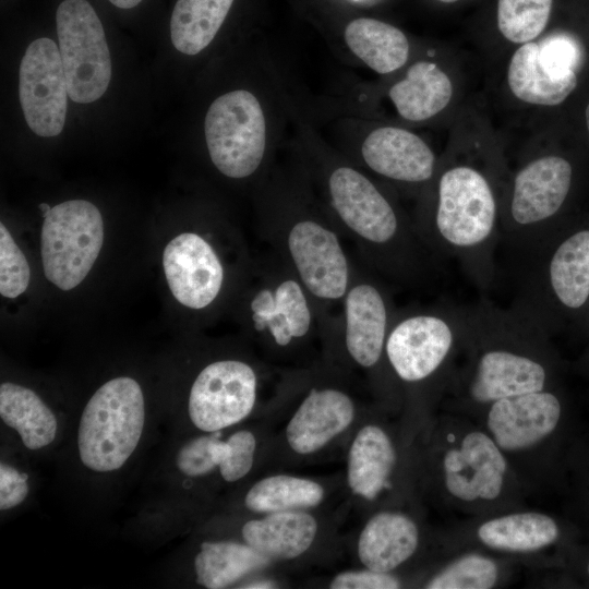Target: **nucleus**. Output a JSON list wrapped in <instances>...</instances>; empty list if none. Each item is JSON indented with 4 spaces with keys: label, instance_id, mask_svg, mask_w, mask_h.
Masks as SVG:
<instances>
[{
    "label": "nucleus",
    "instance_id": "obj_12",
    "mask_svg": "<svg viewBox=\"0 0 589 589\" xmlns=\"http://www.w3.org/2000/svg\"><path fill=\"white\" fill-rule=\"evenodd\" d=\"M144 422L140 384L128 376L106 382L91 397L81 416L77 447L82 464L97 472L121 468L135 450Z\"/></svg>",
    "mask_w": 589,
    "mask_h": 589
},
{
    "label": "nucleus",
    "instance_id": "obj_2",
    "mask_svg": "<svg viewBox=\"0 0 589 589\" xmlns=\"http://www.w3.org/2000/svg\"><path fill=\"white\" fill-rule=\"evenodd\" d=\"M324 185L329 217L350 240L359 261L392 286L424 289L442 262L428 249L416 225L362 171L347 164L327 166Z\"/></svg>",
    "mask_w": 589,
    "mask_h": 589
},
{
    "label": "nucleus",
    "instance_id": "obj_32",
    "mask_svg": "<svg viewBox=\"0 0 589 589\" xmlns=\"http://www.w3.org/2000/svg\"><path fill=\"white\" fill-rule=\"evenodd\" d=\"M221 436L223 432L213 443V455L218 473L225 482L235 483L245 479L261 459L265 461L267 424L261 431L243 428L233 431L227 438Z\"/></svg>",
    "mask_w": 589,
    "mask_h": 589
},
{
    "label": "nucleus",
    "instance_id": "obj_25",
    "mask_svg": "<svg viewBox=\"0 0 589 589\" xmlns=\"http://www.w3.org/2000/svg\"><path fill=\"white\" fill-rule=\"evenodd\" d=\"M195 580L207 589H224L276 566L242 541H204L193 561Z\"/></svg>",
    "mask_w": 589,
    "mask_h": 589
},
{
    "label": "nucleus",
    "instance_id": "obj_14",
    "mask_svg": "<svg viewBox=\"0 0 589 589\" xmlns=\"http://www.w3.org/2000/svg\"><path fill=\"white\" fill-rule=\"evenodd\" d=\"M325 509L252 515L240 528L241 541L277 566L329 561L341 550L338 513Z\"/></svg>",
    "mask_w": 589,
    "mask_h": 589
},
{
    "label": "nucleus",
    "instance_id": "obj_13",
    "mask_svg": "<svg viewBox=\"0 0 589 589\" xmlns=\"http://www.w3.org/2000/svg\"><path fill=\"white\" fill-rule=\"evenodd\" d=\"M209 158L225 177L236 180L255 175L266 155V120L261 103L249 91L217 97L204 122Z\"/></svg>",
    "mask_w": 589,
    "mask_h": 589
},
{
    "label": "nucleus",
    "instance_id": "obj_30",
    "mask_svg": "<svg viewBox=\"0 0 589 589\" xmlns=\"http://www.w3.org/2000/svg\"><path fill=\"white\" fill-rule=\"evenodd\" d=\"M233 0H178L170 20L175 48L188 56L205 49L221 27Z\"/></svg>",
    "mask_w": 589,
    "mask_h": 589
},
{
    "label": "nucleus",
    "instance_id": "obj_43",
    "mask_svg": "<svg viewBox=\"0 0 589 589\" xmlns=\"http://www.w3.org/2000/svg\"><path fill=\"white\" fill-rule=\"evenodd\" d=\"M585 116H586V123H587V128H588V132H589V104H588V106L586 108Z\"/></svg>",
    "mask_w": 589,
    "mask_h": 589
},
{
    "label": "nucleus",
    "instance_id": "obj_27",
    "mask_svg": "<svg viewBox=\"0 0 589 589\" xmlns=\"http://www.w3.org/2000/svg\"><path fill=\"white\" fill-rule=\"evenodd\" d=\"M508 86L520 100L541 106L563 103L577 85L576 73L552 76L540 61L539 44H522L513 55L507 73Z\"/></svg>",
    "mask_w": 589,
    "mask_h": 589
},
{
    "label": "nucleus",
    "instance_id": "obj_19",
    "mask_svg": "<svg viewBox=\"0 0 589 589\" xmlns=\"http://www.w3.org/2000/svg\"><path fill=\"white\" fill-rule=\"evenodd\" d=\"M365 414L345 446L344 490L348 502L374 503L392 486L397 450L389 433Z\"/></svg>",
    "mask_w": 589,
    "mask_h": 589
},
{
    "label": "nucleus",
    "instance_id": "obj_6",
    "mask_svg": "<svg viewBox=\"0 0 589 589\" xmlns=\"http://www.w3.org/2000/svg\"><path fill=\"white\" fill-rule=\"evenodd\" d=\"M245 300L248 328L277 368L310 365L334 318L325 315L296 275L273 253L259 267Z\"/></svg>",
    "mask_w": 589,
    "mask_h": 589
},
{
    "label": "nucleus",
    "instance_id": "obj_5",
    "mask_svg": "<svg viewBox=\"0 0 589 589\" xmlns=\"http://www.w3.org/2000/svg\"><path fill=\"white\" fill-rule=\"evenodd\" d=\"M545 334L512 305L467 304L462 341L473 349L466 381L470 398L486 404L543 390L549 377L541 353Z\"/></svg>",
    "mask_w": 589,
    "mask_h": 589
},
{
    "label": "nucleus",
    "instance_id": "obj_3",
    "mask_svg": "<svg viewBox=\"0 0 589 589\" xmlns=\"http://www.w3.org/2000/svg\"><path fill=\"white\" fill-rule=\"evenodd\" d=\"M431 204L418 214L417 231L441 262L455 260L480 289L496 277L501 213L489 179L469 165L445 169Z\"/></svg>",
    "mask_w": 589,
    "mask_h": 589
},
{
    "label": "nucleus",
    "instance_id": "obj_28",
    "mask_svg": "<svg viewBox=\"0 0 589 589\" xmlns=\"http://www.w3.org/2000/svg\"><path fill=\"white\" fill-rule=\"evenodd\" d=\"M344 36L352 53L380 74L394 72L408 60L407 37L388 23L359 17L346 26Z\"/></svg>",
    "mask_w": 589,
    "mask_h": 589
},
{
    "label": "nucleus",
    "instance_id": "obj_42",
    "mask_svg": "<svg viewBox=\"0 0 589 589\" xmlns=\"http://www.w3.org/2000/svg\"><path fill=\"white\" fill-rule=\"evenodd\" d=\"M38 207H39L40 212L43 213V216H44V217H45V216L49 213V211L51 209V207H50L47 203H41V204H39Z\"/></svg>",
    "mask_w": 589,
    "mask_h": 589
},
{
    "label": "nucleus",
    "instance_id": "obj_26",
    "mask_svg": "<svg viewBox=\"0 0 589 589\" xmlns=\"http://www.w3.org/2000/svg\"><path fill=\"white\" fill-rule=\"evenodd\" d=\"M389 98L398 115L409 121L426 120L442 111L450 101L453 86L437 64L418 61L406 76L389 89Z\"/></svg>",
    "mask_w": 589,
    "mask_h": 589
},
{
    "label": "nucleus",
    "instance_id": "obj_22",
    "mask_svg": "<svg viewBox=\"0 0 589 589\" xmlns=\"http://www.w3.org/2000/svg\"><path fill=\"white\" fill-rule=\"evenodd\" d=\"M361 158L374 173L405 184H423L435 172V156L417 134L396 127L373 130L361 145Z\"/></svg>",
    "mask_w": 589,
    "mask_h": 589
},
{
    "label": "nucleus",
    "instance_id": "obj_18",
    "mask_svg": "<svg viewBox=\"0 0 589 589\" xmlns=\"http://www.w3.org/2000/svg\"><path fill=\"white\" fill-rule=\"evenodd\" d=\"M163 266L172 296L190 310L204 311L223 294L226 266L214 243L201 233L176 236L164 250Z\"/></svg>",
    "mask_w": 589,
    "mask_h": 589
},
{
    "label": "nucleus",
    "instance_id": "obj_45",
    "mask_svg": "<svg viewBox=\"0 0 589 589\" xmlns=\"http://www.w3.org/2000/svg\"><path fill=\"white\" fill-rule=\"evenodd\" d=\"M588 573H589V565H588Z\"/></svg>",
    "mask_w": 589,
    "mask_h": 589
},
{
    "label": "nucleus",
    "instance_id": "obj_16",
    "mask_svg": "<svg viewBox=\"0 0 589 589\" xmlns=\"http://www.w3.org/2000/svg\"><path fill=\"white\" fill-rule=\"evenodd\" d=\"M56 23L69 97L80 104L99 99L109 86L111 60L97 13L86 0H64Z\"/></svg>",
    "mask_w": 589,
    "mask_h": 589
},
{
    "label": "nucleus",
    "instance_id": "obj_17",
    "mask_svg": "<svg viewBox=\"0 0 589 589\" xmlns=\"http://www.w3.org/2000/svg\"><path fill=\"white\" fill-rule=\"evenodd\" d=\"M19 79L20 103L31 130L45 137L60 134L69 93L59 47L52 39L43 37L29 44Z\"/></svg>",
    "mask_w": 589,
    "mask_h": 589
},
{
    "label": "nucleus",
    "instance_id": "obj_9",
    "mask_svg": "<svg viewBox=\"0 0 589 589\" xmlns=\"http://www.w3.org/2000/svg\"><path fill=\"white\" fill-rule=\"evenodd\" d=\"M573 176L572 164L557 155L536 158L516 172L501 214V243L517 260L558 230L555 220L570 193Z\"/></svg>",
    "mask_w": 589,
    "mask_h": 589
},
{
    "label": "nucleus",
    "instance_id": "obj_23",
    "mask_svg": "<svg viewBox=\"0 0 589 589\" xmlns=\"http://www.w3.org/2000/svg\"><path fill=\"white\" fill-rule=\"evenodd\" d=\"M419 528L405 513L380 510L362 525L352 541L361 566L393 573L413 556L419 546Z\"/></svg>",
    "mask_w": 589,
    "mask_h": 589
},
{
    "label": "nucleus",
    "instance_id": "obj_15",
    "mask_svg": "<svg viewBox=\"0 0 589 589\" xmlns=\"http://www.w3.org/2000/svg\"><path fill=\"white\" fill-rule=\"evenodd\" d=\"M41 260L47 279L62 290L76 287L93 267L104 242L99 209L85 200L60 203L44 217Z\"/></svg>",
    "mask_w": 589,
    "mask_h": 589
},
{
    "label": "nucleus",
    "instance_id": "obj_10",
    "mask_svg": "<svg viewBox=\"0 0 589 589\" xmlns=\"http://www.w3.org/2000/svg\"><path fill=\"white\" fill-rule=\"evenodd\" d=\"M284 368L260 360L221 358L196 374L188 397V414L203 433L235 426L254 412H265L264 388H275Z\"/></svg>",
    "mask_w": 589,
    "mask_h": 589
},
{
    "label": "nucleus",
    "instance_id": "obj_4",
    "mask_svg": "<svg viewBox=\"0 0 589 589\" xmlns=\"http://www.w3.org/2000/svg\"><path fill=\"white\" fill-rule=\"evenodd\" d=\"M261 235L273 252L302 283L322 312L338 313L356 262L328 214L285 192L266 194Z\"/></svg>",
    "mask_w": 589,
    "mask_h": 589
},
{
    "label": "nucleus",
    "instance_id": "obj_35",
    "mask_svg": "<svg viewBox=\"0 0 589 589\" xmlns=\"http://www.w3.org/2000/svg\"><path fill=\"white\" fill-rule=\"evenodd\" d=\"M31 269L26 257L3 224H0V293L16 298L28 287Z\"/></svg>",
    "mask_w": 589,
    "mask_h": 589
},
{
    "label": "nucleus",
    "instance_id": "obj_36",
    "mask_svg": "<svg viewBox=\"0 0 589 589\" xmlns=\"http://www.w3.org/2000/svg\"><path fill=\"white\" fill-rule=\"evenodd\" d=\"M540 61L554 77L576 73L582 60L581 47L568 35H555L539 44Z\"/></svg>",
    "mask_w": 589,
    "mask_h": 589
},
{
    "label": "nucleus",
    "instance_id": "obj_21",
    "mask_svg": "<svg viewBox=\"0 0 589 589\" xmlns=\"http://www.w3.org/2000/svg\"><path fill=\"white\" fill-rule=\"evenodd\" d=\"M561 417L558 398L543 390L502 398L492 402L488 426L498 447L518 450L549 435Z\"/></svg>",
    "mask_w": 589,
    "mask_h": 589
},
{
    "label": "nucleus",
    "instance_id": "obj_40",
    "mask_svg": "<svg viewBox=\"0 0 589 589\" xmlns=\"http://www.w3.org/2000/svg\"><path fill=\"white\" fill-rule=\"evenodd\" d=\"M284 582L272 570L262 572L251 576V580L242 582L241 589H276L281 588Z\"/></svg>",
    "mask_w": 589,
    "mask_h": 589
},
{
    "label": "nucleus",
    "instance_id": "obj_8",
    "mask_svg": "<svg viewBox=\"0 0 589 589\" xmlns=\"http://www.w3.org/2000/svg\"><path fill=\"white\" fill-rule=\"evenodd\" d=\"M390 286L359 260L332 329L323 345V358L370 385L394 380L386 360V340L397 311Z\"/></svg>",
    "mask_w": 589,
    "mask_h": 589
},
{
    "label": "nucleus",
    "instance_id": "obj_41",
    "mask_svg": "<svg viewBox=\"0 0 589 589\" xmlns=\"http://www.w3.org/2000/svg\"><path fill=\"white\" fill-rule=\"evenodd\" d=\"M109 1L120 9H131L137 5L142 0H109Z\"/></svg>",
    "mask_w": 589,
    "mask_h": 589
},
{
    "label": "nucleus",
    "instance_id": "obj_7",
    "mask_svg": "<svg viewBox=\"0 0 589 589\" xmlns=\"http://www.w3.org/2000/svg\"><path fill=\"white\" fill-rule=\"evenodd\" d=\"M518 264L510 305L546 333L589 306V227L557 230Z\"/></svg>",
    "mask_w": 589,
    "mask_h": 589
},
{
    "label": "nucleus",
    "instance_id": "obj_34",
    "mask_svg": "<svg viewBox=\"0 0 589 589\" xmlns=\"http://www.w3.org/2000/svg\"><path fill=\"white\" fill-rule=\"evenodd\" d=\"M497 579V566L489 557L469 554L462 556L426 584L428 589H489Z\"/></svg>",
    "mask_w": 589,
    "mask_h": 589
},
{
    "label": "nucleus",
    "instance_id": "obj_39",
    "mask_svg": "<svg viewBox=\"0 0 589 589\" xmlns=\"http://www.w3.org/2000/svg\"><path fill=\"white\" fill-rule=\"evenodd\" d=\"M28 476L12 466L0 465V509H11L21 504L28 494Z\"/></svg>",
    "mask_w": 589,
    "mask_h": 589
},
{
    "label": "nucleus",
    "instance_id": "obj_11",
    "mask_svg": "<svg viewBox=\"0 0 589 589\" xmlns=\"http://www.w3.org/2000/svg\"><path fill=\"white\" fill-rule=\"evenodd\" d=\"M466 305L435 303L397 309L386 340L394 380L418 387L433 380L462 340Z\"/></svg>",
    "mask_w": 589,
    "mask_h": 589
},
{
    "label": "nucleus",
    "instance_id": "obj_29",
    "mask_svg": "<svg viewBox=\"0 0 589 589\" xmlns=\"http://www.w3.org/2000/svg\"><path fill=\"white\" fill-rule=\"evenodd\" d=\"M0 417L14 429L28 449L51 444L57 434V419L50 408L32 389L14 384L0 386Z\"/></svg>",
    "mask_w": 589,
    "mask_h": 589
},
{
    "label": "nucleus",
    "instance_id": "obj_1",
    "mask_svg": "<svg viewBox=\"0 0 589 589\" xmlns=\"http://www.w3.org/2000/svg\"><path fill=\"white\" fill-rule=\"evenodd\" d=\"M357 376L321 359L284 368L264 412L266 471L313 462L345 446L364 416Z\"/></svg>",
    "mask_w": 589,
    "mask_h": 589
},
{
    "label": "nucleus",
    "instance_id": "obj_24",
    "mask_svg": "<svg viewBox=\"0 0 589 589\" xmlns=\"http://www.w3.org/2000/svg\"><path fill=\"white\" fill-rule=\"evenodd\" d=\"M336 484L328 479L269 470L248 488L243 507L251 515L325 509L334 492L345 489Z\"/></svg>",
    "mask_w": 589,
    "mask_h": 589
},
{
    "label": "nucleus",
    "instance_id": "obj_44",
    "mask_svg": "<svg viewBox=\"0 0 589 589\" xmlns=\"http://www.w3.org/2000/svg\"><path fill=\"white\" fill-rule=\"evenodd\" d=\"M438 1L445 2V3H450V2H456V1H458V0H438Z\"/></svg>",
    "mask_w": 589,
    "mask_h": 589
},
{
    "label": "nucleus",
    "instance_id": "obj_33",
    "mask_svg": "<svg viewBox=\"0 0 589 589\" xmlns=\"http://www.w3.org/2000/svg\"><path fill=\"white\" fill-rule=\"evenodd\" d=\"M552 0H498L497 25L512 43L526 44L546 26Z\"/></svg>",
    "mask_w": 589,
    "mask_h": 589
},
{
    "label": "nucleus",
    "instance_id": "obj_20",
    "mask_svg": "<svg viewBox=\"0 0 589 589\" xmlns=\"http://www.w3.org/2000/svg\"><path fill=\"white\" fill-rule=\"evenodd\" d=\"M445 485L462 501L494 500L503 486L506 460L494 440L482 432L465 436L443 460Z\"/></svg>",
    "mask_w": 589,
    "mask_h": 589
},
{
    "label": "nucleus",
    "instance_id": "obj_31",
    "mask_svg": "<svg viewBox=\"0 0 589 589\" xmlns=\"http://www.w3.org/2000/svg\"><path fill=\"white\" fill-rule=\"evenodd\" d=\"M478 537L493 549L528 552L553 543L558 537V527L546 515L519 513L484 522L478 530Z\"/></svg>",
    "mask_w": 589,
    "mask_h": 589
},
{
    "label": "nucleus",
    "instance_id": "obj_37",
    "mask_svg": "<svg viewBox=\"0 0 589 589\" xmlns=\"http://www.w3.org/2000/svg\"><path fill=\"white\" fill-rule=\"evenodd\" d=\"M221 432L204 433L187 442L176 457L179 471L190 478H202L216 469L218 471L213 455V443Z\"/></svg>",
    "mask_w": 589,
    "mask_h": 589
},
{
    "label": "nucleus",
    "instance_id": "obj_38",
    "mask_svg": "<svg viewBox=\"0 0 589 589\" xmlns=\"http://www.w3.org/2000/svg\"><path fill=\"white\" fill-rule=\"evenodd\" d=\"M329 589H397L401 581L393 573L376 572L366 567L345 569L326 582Z\"/></svg>",
    "mask_w": 589,
    "mask_h": 589
}]
</instances>
